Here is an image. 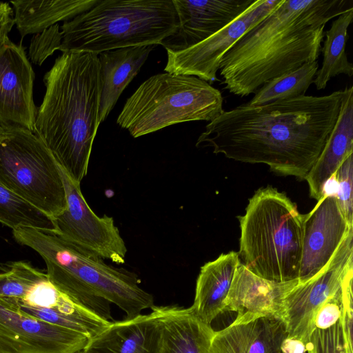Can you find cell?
Here are the masks:
<instances>
[{
  "instance_id": "31",
  "label": "cell",
  "mask_w": 353,
  "mask_h": 353,
  "mask_svg": "<svg viewBox=\"0 0 353 353\" xmlns=\"http://www.w3.org/2000/svg\"><path fill=\"white\" fill-rule=\"evenodd\" d=\"M352 275L350 274L343 285L342 310L340 318L347 353H353L352 350Z\"/></svg>"
},
{
  "instance_id": "1",
  "label": "cell",
  "mask_w": 353,
  "mask_h": 353,
  "mask_svg": "<svg viewBox=\"0 0 353 353\" xmlns=\"http://www.w3.org/2000/svg\"><path fill=\"white\" fill-rule=\"evenodd\" d=\"M346 90L258 106L241 104L207 124L196 146L305 179L334 128Z\"/></svg>"
},
{
  "instance_id": "5",
  "label": "cell",
  "mask_w": 353,
  "mask_h": 353,
  "mask_svg": "<svg viewBox=\"0 0 353 353\" xmlns=\"http://www.w3.org/2000/svg\"><path fill=\"white\" fill-rule=\"evenodd\" d=\"M240 262L256 275L277 282L298 279L305 214L283 192L267 186L238 216Z\"/></svg>"
},
{
  "instance_id": "12",
  "label": "cell",
  "mask_w": 353,
  "mask_h": 353,
  "mask_svg": "<svg viewBox=\"0 0 353 353\" xmlns=\"http://www.w3.org/2000/svg\"><path fill=\"white\" fill-rule=\"evenodd\" d=\"M88 338L23 312L19 299L0 298V353H77Z\"/></svg>"
},
{
  "instance_id": "6",
  "label": "cell",
  "mask_w": 353,
  "mask_h": 353,
  "mask_svg": "<svg viewBox=\"0 0 353 353\" xmlns=\"http://www.w3.org/2000/svg\"><path fill=\"white\" fill-rule=\"evenodd\" d=\"M179 26L172 0H100L63 23L59 50L98 55L127 47L161 45Z\"/></svg>"
},
{
  "instance_id": "24",
  "label": "cell",
  "mask_w": 353,
  "mask_h": 353,
  "mask_svg": "<svg viewBox=\"0 0 353 353\" xmlns=\"http://www.w3.org/2000/svg\"><path fill=\"white\" fill-rule=\"evenodd\" d=\"M353 19V7L347 10L334 20L329 30L325 32V39L321 48L323 63L317 70L313 83L318 90L326 88L328 81L339 74L351 77L353 65L345 52L348 40L347 30Z\"/></svg>"
},
{
  "instance_id": "4",
  "label": "cell",
  "mask_w": 353,
  "mask_h": 353,
  "mask_svg": "<svg viewBox=\"0 0 353 353\" xmlns=\"http://www.w3.org/2000/svg\"><path fill=\"white\" fill-rule=\"evenodd\" d=\"M12 234L18 243L43 258L50 282L101 319H112L110 303L123 311L125 319L154 306L153 296L139 286L135 273L109 265L101 256L53 232L19 228Z\"/></svg>"
},
{
  "instance_id": "25",
  "label": "cell",
  "mask_w": 353,
  "mask_h": 353,
  "mask_svg": "<svg viewBox=\"0 0 353 353\" xmlns=\"http://www.w3.org/2000/svg\"><path fill=\"white\" fill-rule=\"evenodd\" d=\"M318 70L317 61L308 62L293 71L272 79L263 85L246 104L258 106L305 95Z\"/></svg>"
},
{
  "instance_id": "28",
  "label": "cell",
  "mask_w": 353,
  "mask_h": 353,
  "mask_svg": "<svg viewBox=\"0 0 353 353\" xmlns=\"http://www.w3.org/2000/svg\"><path fill=\"white\" fill-rule=\"evenodd\" d=\"M306 350L308 353H347L340 319L329 328H315Z\"/></svg>"
},
{
  "instance_id": "35",
  "label": "cell",
  "mask_w": 353,
  "mask_h": 353,
  "mask_svg": "<svg viewBox=\"0 0 353 353\" xmlns=\"http://www.w3.org/2000/svg\"><path fill=\"white\" fill-rule=\"evenodd\" d=\"M77 353H83V352H82V351H80V352H77Z\"/></svg>"
},
{
  "instance_id": "9",
  "label": "cell",
  "mask_w": 353,
  "mask_h": 353,
  "mask_svg": "<svg viewBox=\"0 0 353 353\" xmlns=\"http://www.w3.org/2000/svg\"><path fill=\"white\" fill-rule=\"evenodd\" d=\"M58 166L67 204L62 212L52 219L53 233L103 259L123 264L127 248L114 219L94 213L81 192V183L69 176L59 163Z\"/></svg>"
},
{
  "instance_id": "19",
  "label": "cell",
  "mask_w": 353,
  "mask_h": 353,
  "mask_svg": "<svg viewBox=\"0 0 353 353\" xmlns=\"http://www.w3.org/2000/svg\"><path fill=\"white\" fill-rule=\"evenodd\" d=\"M353 154V87H347L337 121L319 157L307 174L310 195L319 201L325 185L342 163Z\"/></svg>"
},
{
  "instance_id": "33",
  "label": "cell",
  "mask_w": 353,
  "mask_h": 353,
  "mask_svg": "<svg viewBox=\"0 0 353 353\" xmlns=\"http://www.w3.org/2000/svg\"><path fill=\"white\" fill-rule=\"evenodd\" d=\"M14 24L13 9L9 3L0 1V47L10 41L8 33Z\"/></svg>"
},
{
  "instance_id": "22",
  "label": "cell",
  "mask_w": 353,
  "mask_h": 353,
  "mask_svg": "<svg viewBox=\"0 0 353 353\" xmlns=\"http://www.w3.org/2000/svg\"><path fill=\"white\" fill-rule=\"evenodd\" d=\"M239 262L238 252L231 251L201 267L193 304L190 307L202 322L211 325L223 312L224 301Z\"/></svg>"
},
{
  "instance_id": "26",
  "label": "cell",
  "mask_w": 353,
  "mask_h": 353,
  "mask_svg": "<svg viewBox=\"0 0 353 353\" xmlns=\"http://www.w3.org/2000/svg\"><path fill=\"white\" fill-rule=\"evenodd\" d=\"M0 223L12 230L31 228L54 232L52 219L47 214L19 198L0 183Z\"/></svg>"
},
{
  "instance_id": "3",
  "label": "cell",
  "mask_w": 353,
  "mask_h": 353,
  "mask_svg": "<svg viewBox=\"0 0 353 353\" xmlns=\"http://www.w3.org/2000/svg\"><path fill=\"white\" fill-rule=\"evenodd\" d=\"M46 92L33 132L74 181L86 176L99 125L101 96L98 55L63 52L43 78Z\"/></svg>"
},
{
  "instance_id": "32",
  "label": "cell",
  "mask_w": 353,
  "mask_h": 353,
  "mask_svg": "<svg viewBox=\"0 0 353 353\" xmlns=\"http://www.w3.org/2000/svg\"><path fill=\"white\" fill-rule=\"evenodd\" d=\"M342 298L343 286L334 295L329 298L318 310L314 319L315 328H329L340 319Z\"/></svg>"
},
{
  "instance_id": "15",
  "label": "cell",
  "mask_w": 353,
  "mask_h": 353,
  "mask_svg": "<svg viewBox=\"0 0 353 353\" xmlns=\"http://www.w3.org/2000/svg\"><path fill=\"white\" fill-rule=\"evenodd\" d=\"M179 26L161 43L167 52L188 49L212 36L243 12L254 0H172Z\"/></svg>"
},
{
  "instance_id": "23",
  "label": "cell",
  "mask_w": 353,
  "mask_h": 353,
  "mask_svg": "<svg viewBox=\"0 0 353 353\" xmlns=\"http://www.w3.org/2000/svg\"><path fill=\"white\" fill-rule=\"evenodd\" d=\"M100 0L12 1L14 21L23 39L81 14Z\"/></svg>"
},
{
  "instance_id": "16",
  "label": "cell",
  "mask_w": 353,
  "mask_h": 353,
  "mask_svg": "<svg viewBox=\"0 0 353 353\" xmlns=\"http://www.w3.org/2000/svg\"><path fill=\"white\" fill-rule=\"evenodd\" d=\"M281 318L245 312L226 327L214 331L210 353H282L288 337Z\"/></svg>"
},
{
  "instance_id": "17",
  "label": "cell",
  "mask_w": 353,
  "mask_h": 353,
  "mask_svg": "<svg viewBox=\"0 0 353 353\" xmlns=\"http://www.w3.org/2000/svg\"><path fill=\"white\" fill-rule=\"evenodd\" d=\"M298 283V279L277 282L261 278L239 262L224 301L223 312H252L283 319L284 299Z\"/></svg>"
},
{
  "instance_id": "30",
  "label": "cell",
  "mask_w": 353,
  "mask_h": 353,
  "mask_svg": "<svg viewBox=\"0 0 353 353\" xmlns=\"http://www.w3.org/2000/svg\"><path fill=\"white\" fill-rule=\"evenodd\" d=\"M62 34L57 23L32 38L29 54L32 62L41 65L55 50H59Z\"/></svg>"
},
{
  "instance_id": "7",
  "label": "cell",
  "mask_w": 353,
  "mask_h": 353,
  "mask_svg": "<svg viewBox=\"0 0 353 353\" xmlns=\"http://www.w3.org/2000/svg\"><path fill=\"white\" fill-rule=\"evenodd\" d=\"M221 92L194 76L168 72L143 81L126 100L117 123L134 138L188 121H212L223 112Z\"/></svg>"
},
{
  "instance_id": "11",
  "label": "cell",
  "mask_w": 353,
  "mask_h": 353,
  "mask_svg": "<svg viewBox=\"0 0 353 353\" xmlns=\"http://www.w3.org/2000/svg\"><path fill=\"white\" fill-rule=\"evenodd\" d=\"M282 1L255 0L234 20L203 41L180 52H167L164 70L174 74L194 76L210 84L217 81L216 72L224 55Z\"/></svg>"
},
{
  "instance_id": "27",
  "label": "cell",
  "mask_w": 353,
  "mask_h": 353,
  "mask_svg": "<svg viewBox=\"0 0 353 353\" xmlns=\"http://www.w3.org/2000/svg\"><path fill=\"white\" fill-rule=\"evenodd\" d=\"M48 279L44 273L30 263L17 261L0 272V298L21 300L39 282Z\"/></svg>"
},
{
  "instance_id": "29",
  "label": "cell",
  "mask_w": 353,
  "mask_h": 353,
  "mask_svg": "<svg viewBox=\"0 0 353 353\" xmlns=\"http://www.w3.org/2000/svg\"><path fill=\"white\" fill-rule=\"evenodd\" d=\"M338 203L346 220L353 225V154H350L334 174Z\"/></svg>"
},
{
  "instance_id": "14",
  "label": "cell",
  "mask_w": 353,
  "mask_h": 353,
  "mask_svg": "<svg viewBox=\"0 0 353 353\" xmlns=\"http://www.w3.org/2000/svg\"><path fill=\"white\" fill-rule=\"evenodd\" d=\"M34 72L21 44L0 47V125L33 132L37 108L33 100Z\"/></svg>"
},
{
  "instance_id": "18",
  "label": "cell",
  "mask_w": 353,
  "mask_h": 353,
  "mask_svg": "<svg viewBox=\"0 0 353 353\" xmlns=\"http://www.w3.org/2000/svg\"><path fill=\"white\" fill-rule=\"evenodd\" d=\"M165 306H156L147 314L110 322L88 339L83 353H153L157 343L159 321Z\"/></svg>"
},
{
  "instance_id": "10",
  "label": "cell",
  "mask_w": 353,
  "mask_h": 353,
  "mask_svg": "<svg viewBox=\"0 0 353 353\" xmlns=\"http://www.w3.org/2000/svg\"><path fill=\"white\" fill-rule=\"evenodd\" d=\"M353 228L327 264L308 281L298 283L284 299V317L288 338L305 345L314 330V319L321 305L342 288L353 274Z\"/></svg>"
},
{
  "instance_id": "13",
  "label": "cell",
  "mask_w": 353,
  "mask_h": 353,
  "mask_svg": "<svg viewBox=\"0 0 353 353\" xmlns=\"http://www.w3.org/2000/svg\"><path fill=\"white\" fill-rule=\"evenodd\" d=\"M353 225L346 220L335 193L325 192L305 214L299 283L318 274L330 261Z\"/></svg>"
},
{
  "instance_id": "2",
  "label": "cell",
  "mask_w": 353,
  "mask_h": 353,
  "mask_svg": "<svg viewBox=\"0 0 353 353\" xmlns=\"http://www.w3.org/2000/svg\"><path fill=\"white\" fill-rule=\"evenodd\" d=\"M347 0H283L224 55V89L241 97L305 63L317 61L325 27L352 8Z\"/></svg>"
},
{
  "instance_id": "8",
  "label": "cell",
  "mask_w": 353,
  "mask_h": 353,
  "mask_svg": "<svg viewBox=\"0 0 353 353\" xmlns=\"http://www.w3.org/2000/svg\"><path fill=\"white\" fill-rule=\"evenodd\" d=\"M0 183L51 219L66 208L57 161L25 128L0 125Z\"/></svg>"
},
{
  "instance_id": "21",
  "label": "cell",
  "mask_w": 353,
  "mask_h": 353,
  "mask_svg": "<svg viewBox=\"0 0 353 353\" xmlns=\"http://www.w3.org/2000/svg\"><path fill=\"white\" fill-rule=\"evenodd\" d=\"M214 330L199 320L190 307L165 306L153 353H210Z\"/></svg>"
},
{
  "instance_id": "20",
  "label": "cell",
  "mask_w": 353,
  "mask_h": 353,
  "mask_svg": "<svg viewBox=\"0 0 353 353\" xmlns=\"http://www.w3.org/2000/svg\"><path fill=\"white\" fill-rule=\"evenodd\" d=\"M156 46L127 47L98 54L101 79L99 123L108 117L123 91L139 73Z\"/></svg>"
},
{
  "instance_id": "34",
  "label": "cell",
  "mask_w": 353,
  "mask_h": 353,
  "mask_svg": "<svg viewBox=\"0 0 353 353\" xmlns=\"http://www.w3.org/2000/svg\"><path fill=\"white\" fill-rule=\"evenodd\" d=\"M306 345L300 340L287 337L282 343V353H305Z\"/></svg>"
}]
</instances>
